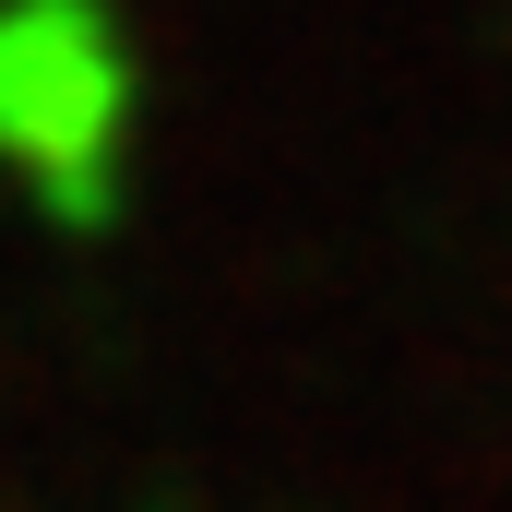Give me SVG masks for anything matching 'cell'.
<instances>
[{"mask_svg": "<svg viewBox=\"0 0 512 512\" xmlns=\"http://www.w3.org/2000/svg\"><path fill=\"white\" fill-rule=\"evenodd\" d=\"M143 155V48L120 0H0V179L36 227L108 239Z\"/></svg>", "mask_w": 512, "mask_h": 512, "instance_id": "obj_1", "label": "cell"}]
</instances>
